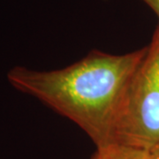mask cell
Masks as SVG:
<instances>
[{"mask_svg": "<svg viewBox=\"0 0 159 159\" xmlns=\"http://www.w3.org/2000/svg\"><path fill=\"white\" fill-rule=\"evenodd\" d=\"M159 143V23L132 74L115 125L113 144L148 151Z\"/></svg>", "mask_w": 159, "mask_h": 159, "instance_id": "7a4b0ae2", "label": "cell"}, {"mask_svg": "<svg viewBox=\"0 0 159 159\" xmlns=\"http://www.w3.org/2000/svg\"><path fill=\"white\" fill-rule=\"evenodd\" d=\"M146 50L119 55L92 51L65 68L51 71L14 66L7 80L15 89L74 122L97 148H102L113 144L125 91Z\"/></svg>", "mask_w": 159, "mask_h": 159, "instance_id": "6da1fadb", "label": "cell"}, {"mask_svg": "<svg viewBox=\"0 0 159 159\" xmlns=\"http://www.w3.org/2000/svg\"><path fill=\"white\" fill-rule=\"evenodd\" d=\"M148 151L126 147L119 144H111L97 148L91 159H147Z\"/></svg>", "mask_w": 159, "mask_h": 159, "instance_id": "3957f363", "label": "cell"}, {"mask_svg": "<svg viewBox=\"0 0 159 159\" xmlns=\"http://www.w3.org/2000/svg\"><path fill=\"white\" fill-rule=\"evenodd\" d=\"M146 5L149 6L159 19V0H142Z\"/></svg>", "mask_w": 159, "mask_h": 159, "instance_id": "277c9868", "label": "cell"}, {"mask_svg": "<svg viewBox=\"0 0 159 159\" xmlns=\"http://www.w3.org/2000/svg\"><path fill=\"white\" fill-rule=\"evenodd\" d=\"M147 159H159V143L148 150L147 153Z\"/></svg>", "mask_w": 159, "mask_h": 159, "instance_id": "5b68a950", "label": "cell"}]
</instances>
